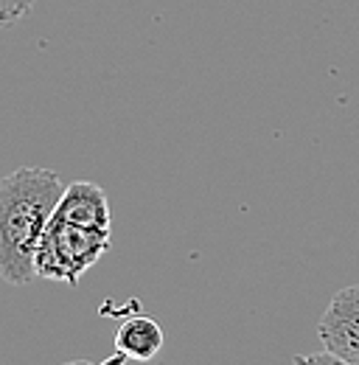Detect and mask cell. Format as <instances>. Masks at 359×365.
<instances>
[{"label":"cell","instance_id":"6da1fadb","mask_svg":"<svg viewBox=\"0 0 359 365\" xmlns=\"http://www.w3.org/2000/svg\"><path fill=\"white\" fill-rule=\"evenodd\" d=\"M65 191L53 169L23 166L0 180V278L26 287L34 273V253Z\"/></svg>","mask_w":359,"mask_h":365},{"label":"cell","instance_id":"7a4b0ae2","mask_svg":"<svg viewBox=\"0 0 359 365\" xmlns=\"http://www.w3.org/2000/svg\"><path fill=\"white\" fill-rule=\"evenodd\" d=\"M110 250V230L79 228L51 217L34 253V273L45 281L76 287L82 275Z\"/></svg>","mask_w":359,"mask_h":365},{"label":"cell","instance_id":"3957f363","mask_svg":"<svg viewBox=\"0 0 359 365\" xmlns=\"http://www.w3.org/2000/svg\"><path fill=\"white\" fill-rule=\"evenodd\" d=\"M317 337L334 357L359 365V284L343 287L317 323Z\"/></svg>","mask_w":359,"mask_h":365},{"label":"cell","instance_id":"277c9868","mask_svg":"<svg viewBox=\"0 0 359 365\" xmlns=\"http://www.w3.org/2000/svg\"><path fill=\"white\" fill-rule=\"evenodd\" d=\"M53 220L59 222H71L79 228H98L110 230V202L101 185L88 180H76L65 185Z\"/></svg>","mask_w":359,"mask_h":365},{"label":"cell","instance_id":"5b68a950","mask_svg":"<svg viewBox=\"0 0 359 365\" xmlns=\"http://www.w3.org/2000/svg\"><path fill=\"white\" fill-rule=\"evenodd\" d=\"M160 349H163V329L157 320L146 318V315L127 318L115 331V351L124 360L149 363L160 354Z\"/></svg>","mask_w":359,"mask_h":365},{"label":"cell","instance_id":"8992f818","mask_svg":"<svg viewBox=\"0 0 359 365\" xmlns=\"http://www.w3.org/2000/svg\"><path fill=\"white\" fill-rule=\"evenodd\" d=\"M34 3L37 0H0V29L20 23L34 9Z\"/></svg>","mask_w":359,"mask_h":365},{"label":"cell","instance_id":"52a82bcc","mask_svg":"<svg viewBox=\"0 0 359 365\" xmlns=\"http://www.w3.org/2000/svg\"><path fill=\"white\" fill-rule=\"evenodd\" d=\"M292 365H351L345 363V360H340V357H334L331 351H320V354H298L295 360H292Z\"/></svg>","mask_w":359,"mask_h":365},{"label":"cell","instance_id":"ba28073f","mask_svg":"<svg viewBox=\"0 0 359 365\" xmlns=\"http://www.w3.org/2000/svg\"><path fill=\"white\" fill-rule=\"evenodd\" d=\"M124 363V357L118 354L115 360H110V363H101V365H121ZM62 365H98V363H90V360H73V363H62Z\"/></svg>","mask_w":359,"mask_h":365}]
</instances>
